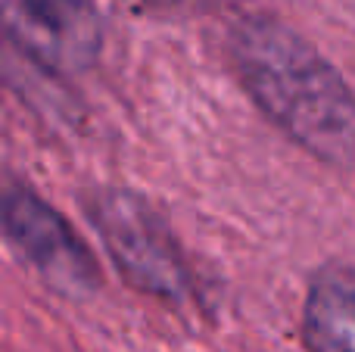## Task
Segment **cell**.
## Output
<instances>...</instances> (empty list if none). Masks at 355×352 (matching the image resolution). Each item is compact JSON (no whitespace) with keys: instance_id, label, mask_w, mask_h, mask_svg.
I'll return each mask as SVG.
<instances>
[{"instance_id":"obj_1","label":"cell","mask_w":355,"mask_h":352,"mask_svg":"<svg viewBox=\"0 0 355 352\" xmlns=\"http://www.w3.org/2000/svg\"><path fill=\"white\" fill-rule=\"evenodd\" d=\"M234 66L256 106L334 168H355V94L290 25L268 16L234 31Z\"/></svg>"},{"instance_id":"obj_2","label":"cell","mask_w":355,"mask_h":352,"mask_svg":"<svg viewBox=\"0 0 355 352\" xmlns=\"http://www.w3.org/2000/svg\"><path fill=\"white\" fill-rule=\"evenodd\" d=\"M85 209L128 284L162 299H181L187 293L181 249L162 215L141 193L106 187L87 200Z\"/></svg>"},{"instance_id":"obj_3","label":"cell","mask_w":355,"mask_h":352,"mask_svg":"<svg viewBox=\"0 0 355 352\" xmlns=\"http://www.w3.org/2000/svg\"><path fill=\"white\" fill-rule=\"evenodd\" d=\"M0 225L12 247L56 293L72 299L91 297L100 287V268L72 225L50 203L25 187L0 197Z\"/></svg>"},{"instance_id":"obj_4","label":"cell","mask_w":355,"mask_h":352,"mask_svg":"<svg viewBox=\"0 0 355 352\" xmlns=\"http://www.w3.org/2000/svg\"><path fill=\"white\" fill-rule=\"evenodd\" d=\"M312 352H355V268L331 265L315 274L306 303Z\"/></svg>"},{"instance_id":"obj_5","label":"cell","mask_w":355,"mask_h":352,"mask_svg":"<svg viewBox=\"0 0 355 352\" xmlns=\"http://www.w3.org/2000/svg\"><path fill=\"white\" fill-rule=\"evenodd\" d=\"M22 6L25 19L62 50V56L75 62H85L97 53L100 22L94 0H16Z\"/></svg>"}]
</instances>
